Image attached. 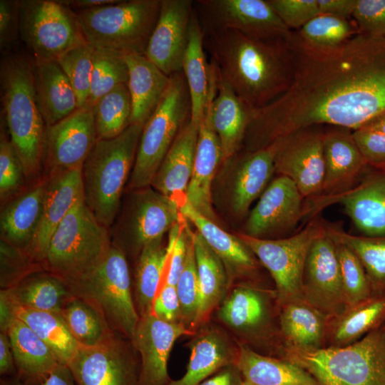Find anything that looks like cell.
I'll return each mask as SVG.
<instances>
[{
	"label": "cell",
	"mask_w": 385,
	"mask_h": 385,
	"mask_svg": "<svg viewBox=\"0 0 385 385\" xmlns=\"http://www.w3.org/2000/svg\"><path fill=\"white\" fill-rule=\"evenodd\" d=\"M1 291L17 304L57 314L73 297L67 283L51 273L29 277Z\"/></svg>",
	"instance_id": "41"
},
{
	"label": "cell",
	"mask_w": 385,
	"mask_h": 385,
	"mask_svg": "<svg viewBox=\"0 0 385 385\" xmlns=\"http://www.w3.org/2000/svg\"><path fill=\"white\" fill-rule=\"evenodd\" d=\"M219 319L252 342L272 344L281 357L284 345L279 332L277 294L253 284L236 287L219 307Z\"/></svg>",
	"instance_id": "13"
},
{
	"label": "cell",
	"mask_w": 385,
	"mask_h": 385,
	"mask_svg": "<svg viewBox=\"0 0 385 385\" xmlns=\"http://www.w3.org/2000/svg\"><path fill=\"white\" fill-rule=\"evenodd\" d=\"M68 366L77 385H138L140 362L116 334L96 346L80 345Z\"/></svg>",
	"instance_id": "16"
},
{
	"label": "cell",
	"mask_w": 385,
	"mask_h": 385,
	"mask_svg": "<svg viewBox=\"0 0 385 385\" xmlns=\"http://www.w3.org/2000/svg\"><path fill=\"white\" fill-rule=\"evenodd\" d=\"M167 245L163 239L148 243L139 252L135 270V303L140 317L150 313L154 299L163 283Z\"/></svg>",
	"instance_id": "43"
},
{
	"label": "cell",
	"mask_w": 385,
	"mask_h": 385,
	"mask_svg": "<svg viewBox=\"0 0 385 385\" xmlns=\"http://www.w3.org/2000/svg\"><path fill=\"white\" fill-rule=\"evenodd\" d=\"M302 297L329 319L346 308L335 242L327 235L324 227L307 254Z\"/></svg>",
	"instance_id": "18"
},
{
	"label": "cell",
	"mask_w": 385,
	"mask_h": 385,
	"mask_svg": "<svg viewBox=\"0 0 385 385\" xmlns=\"http://www.w3.org/2000/svg\"><path fill=\"white\" fill-rule=\"evenodd\" d=\"M189 348L185 373L168 385H199L221 369L235 364L238 351L224 333L213 327L200 331L190 341Z\"/></svg>",
	"instance_id": "30"
},
{
	"label": "cell",
	"mask_w": 385,
	"mask_h": 385,
	"mask_svg": "<svg viewBox=\"0 0 385 385\" xmlns=\"http://www.w3.org/2000/svg\"><path fill=\"white\" fill-rule=\"evenodd\" d=\"M44 180L5 205L0 217L1 240L26 247L37 227L42 208Z\"/></svg>",
	"instance_id": "40"
},
{
	"label": "cell",
	"mask_w": 385,
	"mask_h": 385,
	"mask_svg": "<svg viewBox=\"0 0 385 385\" xmlns=\"http://www.w3.org/2000/svg\"><path fill=\"white\" fill-rule=\"evenodd\" d=\"M32 64L35 99L48 127L79 108L78 103L68 78L56 61Z\"/></svg>",
	"instance_id": "27"
},
{
	"label": "cell",
	"mask_w": 385,
	"mask_h": 385,
	"mask_svg": "<svg viewBox=\"0 0 385 385\" xmlns=\"http://www.w3.org/2000/svg\"><path fill=\"white\" fill-rule=\"evenodd\" d=\"M199 283V305L195 330L207 321L225 297L230 286L226 269L199 232H192Z\"/></svg>",
	"instance_id": "36"
},
{
	"label": "cell",
	"mask_w": 385,
	"mask_h": 385,
	"mask_svg": "<svg viewBox=\"0 0 385 385\" xmlns=\"http://www.w3.org/2000/svg\"><path fill=\"white\" fill-rule=\"evenodd\" d=\"M351 17L358 34L385 38V0H356Z\"/></svg>",
	"instance_id": "52"
},
{
	"label": "cell",
	"mask_w": 385,
	"mask_h": 385,
	"mask_svg": "<svg viewBox=\"0 0 385 385\" xmlns=\"http://www.w3.org/2000/svg\"><path fill=\"white\" fill-rule=\"evenodd\" d=\"M217 92V79L210 78V93L202 118L199 123L193 171L187 190V201L200 213L215 221L211 186L219 164L221 145L212 123V105Z\"/></svg>",
	"instance_id": "23"
},
{
	"label": "cell",
	"mask_w": 385,
	"mask_h": 385,
	"mask_svg": "<svg viewBox=\"0 0 385 385\" xmlns=\"http://www.w3.org/2000/svg\"><path fill=\"white\" fill-rule=\"evenodd\" d=\"M67 284L74 296L97 309L115 332L133 339L140 316L132 297L130 272L123 250L112 244L98 265Z\"/></svg>",
	"instance_id": "8"
},
{
	"label": "cell",
	"mask_w": 385,
	"mask_h": 385,
	"mask_svg": "<svg viewBox=\"0 0 385 385\" xmlns=\"http://www.w3.org/2000/svg\"><path fill=\"white\" fill-rule=\"evenodd\" d=\"M282 358L304 369L321 385H385V324L342 347H284Z\"/></svg>",
	"instance_id": "5"
},
{
	"label": "cell",
	"mask_w": 385,
	"mask_h": 385,
	"mask_svg": "<svg viewBox=\"0 0 385 385\" xmlns=\"http://www.w3.org/2000/svg\"><path fill=\"white\" fill-rule=\"evenodd\" d=\"M161 0H127L76 11L86 41L95 49L144 54L158 22Z\"/></svg>",
	"instance_id": "6"
},
{
	"label": "cell",
	"mask_w": 385,
	"mask_h": 385,
	"mask_svg": "<svg viewBox=\"0 0 385 385\" xmlns=\"http://www.w3.org/2000/svg\"><path fill=\"white\" fill-rule=\"evenodd\" d=\"M0 374L1 377L16 376L10 340L4 332L0 334Z\"/></svg>",
	"instance_id": "60"
},
{
	"label": "cell",
	"mask_w": 385,
	"mask_h": 385,
	"mask_svg": "<svg viewBox=\"0 0 385 385\" xmlns=\"http://www.w3.org/2000/svg\"><path fill=\"white\" fill-rule=\"evenodd\" d=\"M0 385H26L16 376H2ZM41 385H77L68 366L59 364Z\"/></svg>",
	"instance_id": "57"
},
{
	"label": "cell",
	"mask_w": 385,
	"mask_h": 385,
	"mask_svg": "<svg viewBox=\"0 0 385 385\" xmlns=\"http://www.w3.org/2000/svg\"><path fill=\"white\" fill-rule=\"evenodd\" d=\"M354 140L368 164L385 167V135L359 128L353 130Z\"/></svg>",
	"instance_id": "55"
},
{
	"label": "cell",
	"mask_w": 385,
	"mask_h": 385,
	"mask_svg": "<svg viewBox=\"0 0 385 385\" xmlns=\"http://www.w3.org/2000/svg\"><path fill=\"white\" fill-rule=\"evenodd\" d=\"M327 235L349 248L363 265L374 294H385V236H357L340 227L324 224Z\"/></svg>",
	"instance_id": "42"
},
{
	"label": "cell",
	"mask_w": 385,
	"mask_h": 385,
	"mask_svg": "<svg viewBox=\"0 0 385 385\" xmlns=\"http://www.w3.org/2000/svg\"><path fill=\"white\" fill-rule=\"evenodd\" d=\"M192 11V0H161L145 55L168 76L182 71Z\"/></svg>",
	"instance_id": "19"
},
{
	"label": "cell",
	"mask_w": 385,
	"mask_h": 385,
	"mask_svg": "<svg viewBox=\"0 0 385 385\" xmlns=\"http://www.w3.org/2000/svg\"><path fill=\"white\" fill-rule=\"evenodd\" d=\"M193 8L204 34L235 30L259 38H279L289 32L268 0H196Z\"/></svg>",
	"instance_id": "14"
},
{
	"label": "cell",
	"mask_w": 385,
	"mask_h": 385,
	"mask_svg": "<svg viewBox=\"0 0 385 385\" xmlns=\"http://www.w3.org/2000/svg\"><path fill=\"white\" fill-rule=\"evenodd\" d=\"M385 324V294L346 308L329 319L326 347L353 344Z\"/></svg>",
	"instance_id": "37"
},
{
	"label": "cell",
	"mask_w": 385,
	"mask_h": 385,
	"mask_svg": "<svg viewBox=\"0 0 385 385\" xmlns=\"http://www.w3.org/2000/svg\"><path fill=\"white\" fill-rule=\"evenodd\" d=\"M293 56L292 85L268 105L250 111L249 150L314 125L355 130L385 111V38L356 34L333 47L287 37Z\"/></svg>",
	"instance_id": "1"
},
{
	"label": "cell",
	"mask_w": 385,
	"mask_h": 385,
	"mask_svg": "<svg viewBox=\"0 0 385 385\" xmlns=\"http://www.w3.org/2000/svg\"><path fill=\"white\" fill-rule=\"evenodd\" d=\"M332 127L324 130V176L321 192L315 197L349 190L369 166L354 140L353 130Z\"/></svg>",
	"instance_id": "24"
},
{
	"label": "cell",
	"mask_w": 385,
	"mask_h": 385,
	"mask_svg": "<svg viewBox=\"0 0 385 385\" xmlns=\"http://www.w3.org/2000/svg\"><path fill=\"white\" fill-rule=\"evenodd\" d=\"M94 51L86 42L66 51L56 61L73 87L79 108L86 106L89 97Z\"/></svg>",
	"instance_id": "49"
},
{
	"label": "cell",
	"mask_w": 385,
	"mask_h": 385,
	"mask_svg": "<svg viewBox=\"0 0 385 385\" xmlns=\"http://www.w3.org/2000/svg\"><path fill=\"white\" fill-rule=\"evenodd\" d=\"M133 192L115 220L111 238L112 244L123 252L130 246L140 252L148 243L162 240L183 215L175 202L153 188Z\"/></svg>",
	"instance_id": "12"
},
{
	"label": "cell",
	"mask_w": 385,
	"mask_h": 385,
	"mask_svg": "<svg viewBox=\"0 0 385 385\" xmlns=\"http://www.w3.org/2000/svg\"><path fill=\"white\" fill-rule=\"evenodd\" d=\"M190 115V93L181 71L170 76L168 87L161 101L143 127L128 188L134 190L150 185Z\"/></svg>",
	"instance_id": "9"
},
{
	"label": "cell",
	"mask_w": 385,
	"mask_h": 385,
	"mask_svg": "<svg viewBox=\"0 0 385 385\" xmlns=\"http://www.w3.org/2000/svg\"><path fill=\"white\" fill-rule=\"evenodd\" d=\"M374 168L350 190L348 205L362 229L372 235L385 236V167Z\"/></svg>",
	"instance_id": "39"
},
{
	"label": "cell",
	"mask_w": 385,
	"mask_h": 385,
	"mask_svg": "<svg viewBox=\"0 0 385 385\" xmlns=\"http://www.w3.org/2000/svg\"><path fill=\"white\" fill-rule=\"evenodd\" d=\"M199 385H243L242 376L235 364L225 366Z\"/></svg>",
	"instance_id": "59"
},
{
	"label": "cell",
	"mask_w": 385,
	"mask_h": 385,
	"mask_svg": "<svg viewBox=\"0 0 385 385\" xmlns=\"http://www.w3.org/2000/svg\"><path fill=\"white\" fill-rule=\"evenodd\" d=\"M142 130L143 126L130 125L116 137L97 140L83 163L85 202L107 228L113 225L118 214Z\"/></svg>",
	"instance_id": "4"
},
{
	"label": "cell",
	"mask_w": 385,
	"mask_h": 385,
	"mask_svg": "<svg viewBox=\"0 0 385 385\" xmlns=\"http://www.w3.org/2000/svg\"><path fill=\"white\" fill-rule=\"evenodd\" d=\"M97 141L92 108H78L59 122L46 127L42 167L46 178L82 168Z\"/></svg>",
	"instance_id": "17"
},
{
	"label": "cell",
	"mask_w": 385,
	"mask_h": 385,
	"mask_svg": "<svg viewBox=\"0 0 385 385\" xmlns=\"http://www.w3.org/2000/svg\"><path fill=\"white\" fill-rule=\"evenodd\" d=\"M199 125L190 120L181 129L155 173L150 185L180 207L186 199L192 177Z\"/></svg>",
	"instance_id": "26"
},
{
	"label": "cell",
	"mask_w": 385,
	"mask_h": 385,
	"mask_svg": "<svg viewBox=\"0 0 385 385\" xmlns=\"http://www.w3.org/2000/svg\"><path fill=\"white\" fill-rule=\"evenodd\" d=\"M21 160L10 139L1 128L0 135V197L1 202L15 195L24 185Z\"/></svg>",
	"instance_id": "51"
},
{
	"label": "cell",
	"mask_w": 385,
	"mask_h": 385,
	"mask_svg": "<svg viewBox=\"0 0 385 385\" xmlns=\"http://www.w3.org/2000/svg\"><path fill=\"white\" fill-rule=\"evenodd\" d=\"M320 14L349 19L352 16L356 0H317Z\"/></svg>",
	"instance_id": "58"
},
{
	"label": "cell",
	"mask_w": 385,
	"mask_h": 385,
	"mask_svg": "<svg viewBox=\"0 0 385 385\" xmlns=\"http://www.w3.org/2000/svg\"><path fill=\"white\" fill-rule=\"evenodd\" d=\"M150 313L170 323H181V314L175 286L164 284L158 292Z\"/></svg>",
	"instance_id": "56"
},
{
	"label": "cell",
	"mask_w": 385,
	"mask_h": 385,
	"mask_svg": "<svg viewBox=\"0 0 385 385\" xmlns=\"http://www.w3.org/2000/svg\"><path fill=\"white\" fill-rule=\"evenodd\" d=\"M20 1H0V48L9 51L16 43L19 35Z\"/></svg>",
	"instance_id": "54"
},
{
	"label": "cell",
	"mask_w": 385,
	"mask_h": 385,
	"mask_svg": "<svg viewBox=\"0 0 385 385\" xmlns=\"http://www.w3.org/2000/svg\"><path fill=\"white\" fill-rule=\"evenodd\" d=\"M323 229L324 223L314 220L300 232L287 238H256L238 234L237 237L270 273L279 306L303 298L302 281L307 254Z\"/></svg>",
	"instance_id": "11"
},
{
	"label": "cell",
	"mask_w": 385,
	"mask_h": 385,
	"mask_svg": "<svg viewBox=\"0 0 385 385\" xmlns=\"http://www.w3.org/2000/svg\"><path fill=\"white\" fill-rule=\"evenodd\" d=\"M1 332L7 334L16 376L26 385H41L60 364L51 349L25 323L0 314Z\"/></svg>",
	"instance_id": "25"
},
{
	"label": "cell",
	"mask_w": 385,
	"mask_h": 385,
	"mask_svg": "<svg viewBox=\"0 0 385 385\" xmlns=\"http://www.w3.org/2000/svg\"><path fill=\"white\" fill-rule=\"evenodd\" d=\"M60 314L69 332L81 346H96L116 334L97 309L74 295Z\"/></svg>",
	"instance_id": "44"
},
{
	"label": "cell",
	"mask_w": 385,
	"mask_h": 385,
	"mask_svg": "<svg viewBox=\"0 0 385 385\" xmlns=\"http://www.w3.org/2000/svg\"><path fill=\"white\" fill-rule=\"evenodd\" d=\"M324 130L321 125L311 126L274 141L275 171L291 179L304 199L315 197L322 190Z\"/></svg>",
	"instance_id": "15"
},
{
	"label": "cell",
	"mask_w": 385,
	"mask_h": 385,
	"mask_svg": "<svg viewBox=\"0 0 385 385\" xmlns=\"http://www.w3.org/2000/svg\"><path fill=\"white\" fill-rule=\"evenodd\" d=\"M179 207L185 219L193 224L223 262L230 284L237 277L257 269V262L254 254L238 237L220 228L214 221L197 212L187 200Z\"/></svg>",
	"instance_id": "28"
},
{
	"label": "cell",
	"mask_w": 385,
	"mask_h": 385,
	"mask_svg": "<svg viewBox=\"0 0 385 385\" xmlns=\"http://www.w3.org/2000/svg\"><path fill=\"white\" fill-rule=\"evenodd\" d=\"M216 76L217 92L211 118L220 143L223 163L240 149L245 138L250 110L217 73Z\"/></svg>",
	"instance_id": "33"
},
{
	"label": "cell",
	"mask_w": 385,
	"mask_h": 385,
	"mask_svg": "<svg viewBox=\"0 0 385 385\" xmlns=\"http://www.w3.org/2000/svg\"><path fill=\"white\" fill-rule=\"evenodd\" d=\"M276 143L249 151L236 161L232 204L238 215L247 212L252 202L268 186L275 171Z\"/></svg>",
	"instance_id": "35"
},
{
	"label": "cell",
	"mask_w": 385,
	"mask_h": 385,
	"mask_svg": "<svg viewBox=\"0 0 385 385\" xmlns=\"http://www.w3.org/2000/svg\"><path fill=\"white\" fill-rule=\"evenodd\" d=\"M182 323H170L151 313L140 317L133 339L140 354L138 385H168L172 380L168 373L170 353L176 340L194 335Z\"/></svg>",
	"instance_id": "21"
},
{
	"label": "cell",
	"mask_w": 385,
	"mask_h": 385,
	"mask_svg": "<svg viewBox=\"0 0 385 385\" xmlns=\"http://www.w3.org/2000/svg\"><path fill=\"white\" fill-rule=\"evenodd\" d=\"M287 37L265 39L223 30L204 34V47L217 75L252 111L268 105L292 83Z\"/></svg>",
	"instance_id": "2"
},
{
	"label": "cell",
	"mask_w": 385,
	"mask_h": 385,
	"mask_svg": "<svg viewBox=\"0 0 385 385\" xmlns=\"http://www.w3.org/2000/svg\"><path fill=\"white\" fill-rule=\"evenodd\" d=\"M304 200L294 183L279 175L268 185L251 211L245 234L265 238L294 229L304 217Z\"/></svg>",
	"instance_id": "20"
},
{
	"label": "cell",
	"mask_w": 385,
	"mask_h": 385,
	"mask_svg": "<svg viewBox=\"0 0 385 385\" xmlns=\"http://www.w3.org/2000/svg\"><path fill=\"white\" fill-rule=\"evenodd\" d=\"M40 219L26 247L28 255L43 262L54 232L72 207L84 198L82 168L54 173L44 180Z\"/></svg>",
	"instance_id": "22"
},
{
	"label": "cell",
	"mask_w": 385,
	"mask_h": 385,
	"mask_svg": "<svg viewBox=\"0 0 385 385\" xmlns=\"http://www.w3.org/2000/svg\"><path fill=\"white\" fill-rule=\"evenodd\" d=\"M360 128L385 135V111L369 120Z\"/></svg>",
	"instance_id": "62"
},
{
	"label": "cell",
	"mask_w": 385,
	"mask_h": 385,
	"mask_svg": "<svg viewBox=\"0 0 385 385\" xmlns=\"http://www.w3.org/2000/svg\"><path fill=\"white\" fill-rule=\"evenodd\" d=\"M235 365L243 385H321L307 371L282 357L260 354L240 344Z\"/></svg>",
	"instance_id": "29"
},
{
	"label": "cell",
	"mask_w": 385,
	"mask_h": 385,
	"mask_svg": "<svg viewBox=\"0 0 385 385\" xmlns=\"http://www.w3.org/2000/svg\"><path fill=\"white\" fill-rule=\"evenodd\" d=\"M129 72L128 88L132 103L131 125L143 126L161 101L170 83L144 54L124 56Z\"/></svg>",
	"instance_id": "32"
},
{
	"label": "cell",
	"mask_w": 385,
	"mask_h": 385,
	"mask_svg": "<svg viewBox=\"0 0 385 385\" xmlns=\"http://www.w3.org/2000/svg\"><path fill=\"white\" fill-rule=\"evenodd\" d=\"M129 72L124 56L95 49L89 97L90 108L116 86L128 83Z\"/></svg>",
	"instance_id": "47"
},
{
	"label": "cell",
	"mask_w": 385,
	"mask_h": 385,
	"mask_svg": "<svg viewBox=\"0 0 385 385\" xmlns=\"http://www.w3.org/2000/svg\"><path fill=\"white\" fill-rule=\"evenodd\" d=\"M71 8L79 10L91 9L108 5L115 4L120 0H61Z\"/></svg>",
	"instance_id": "61"
},
{
	"label": "cell",
	"mask_w": 385,
	"mask_h": 385,
	"mask_svg": "<svg viewBox=\"0 0 385 385\" xmlns=\"http://www.w3.org/2000/svg\"><path fill=\"white\" fill-rule=\"evenodd\" d=\"M0 313L10 314L25 323L47 344L61 364L68 366L80 346L69 332L60 314L17 304L2 291Z\"/></svg>",
	"instance_id": "34"
},
{
	"label": "cell",
	"mask_w": 385,
	"mask_h": 385,
	"mask_svg": "<svg viewBox=\"0 0 385 385\" xmlns=\"http://www.w3.org/2000/svg\"><path fill=\"white\" fill-rule=\"evenodd\" d=\"M33 64L22 54H6L1 61V98L9 139L21 160L25 180L37 179L42 167L46 124L37 107Z\"/></svg>",
	"instance_id": "3"
},
{
	"label": "cell",
	"mask_w": 385,
	"mask_h": 385,
	"mask_svg": "<svg viewBox=\"0 0 385 385\" xmlns=\"http://www.w3.org/2000/svg\"><path fill=\"white\" fill-rule=\"evenodd\" d=\"M111 245L108 228L98 221L83 198L54 232L43 263L51 274L68 283L98 265Z\"/></svg>",
	"instance_id": "7"
},
{
	"label": "cell",
	"mask_w": 385,
	"mask_h": 385,
	"mask_svg": "<svg viewBox=\"0 0 385 385\" xmlns=\"http://www.w3.org/2000/svg\"><path fill=\"white\" fill-rule=\"evenodd\" d=\"M205 51L204 32L193 8L182 71L190 96V120L196 125L204 115L210 93V68Z\"/></svg>",
	"instance_id": "38"
},
{
	"label": "cell",
	"mask_w": 385,
	"mask_h": 385,
	"mask_svg": "<svg viewBox=\"0 0 385 385\" xmlns=\"http://www.w3.org/2000/svg\"><path fill=\"white\" fill-rule=\"evenodd\" d=\"M294 31L304 43L317 48L338 46L358 34L354 21L329 14L318 15Z\"/></svg>",
	"instance_id": "46"
},
{
	"label": "cell",
	"mask_w": 385,
	"mask_h": 385,
	"mask_svg": "<svg viewBox=\"0 0 385 385\" xmlns=\"http://www.w3.org/2000/svg\"><path fill=\"white\" fill-rule=\"evenodd\" d=\"M334 242L346 307L349 308L374 294L366 271L355 254L343 244Z\"/></svg>",
	"instance_id": "48"
},
{
	"label": "cell",
	"mask_w": 385,
	"mask_h": 385,
	"mask_svg": "<svg viewBox=\"0 0 385 385\" xmlns=\"http://www.w3.org/2000/svg\"><path fill=\"white\" fill-rule=\"evenodd\" d=\"M188 245L183 270L175 285L178 297L181 323L195 332V322L199 305V283L191 230L188 227Z\"/></svg>",
	"instance_id": "50"
},
{
	"label": "cell",
	"mask_w": 385,
	"mask_h": 385,
	"mask_svg": "<svg viewBox=\"0 0 385 385\" xmlns=\"http://www.w3.org/2000/svg\"><path fill=\"white\" fill-rule=\"evenodd\" d=\"M290 31H297L320 14L317 0H268Z\"/></svg>",
	"instance_id": "53"
},
{
	"label": "cell",
	"mask_w": 385,
	"mask_h": 385,
	"mask_svg": "<svg viewBox=\"0 0 385 385\" xmlns=\"http://www.w3.org/2000/svg\"><path fill=\"white\" fill-rule=\"evenodd\" d=\"M19 35L33 63L57 61L87 42L76 12L61 0H21Z\"/></svg>",
	"instance_id": "10"
},
{
	"label": "cell",
	"mask_w": 385,
	"mask_h": 385,
	"mask_svg": "<svg viewBox=\"0 0 385 385\" xmlns=\"http://www.w3.org/2000/svg\"><path fill=\"white\" fill-rule=\"evenodd\" d=\"M329 318L303 298L279 306V325L284 347L314 350L326 347Z\"/></svg>",
	"instance_id": "31"
},
{
	"label": "cell",
	"mask_w": 385,
	"mask_h": 385,
	"mask_svg": "<svg viewBox=\"0 0 385 385\" xmlns=\"http://www.w3.org/2000/svg\"><path fill=\"white\" fill-rule=\"evenodd\" d=\"M91 108L97 140L116 137L131 125L132 103L128 85L116 86Z\"/></svg>",
	"instance_id": "45"
}]
</instances>
